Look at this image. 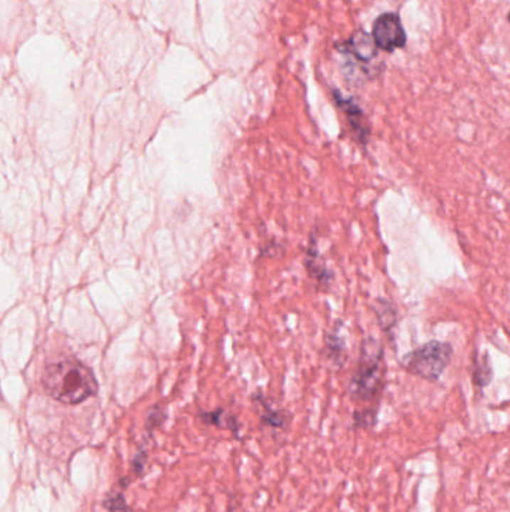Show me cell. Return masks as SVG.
Listing matches in <instances>:
<instances>
[{
	"instance_id": "6da1fadb",
	"label": "cell",
	"mask_w": 510,
	"mask_h": 512,
	"mask_svg": "<svg viewBox=\"0 0 510 512\" xmlns=\"http://www.w3.org/2000/svg\"><path fill=\"white\" fill-rule=\"evenodd\" d=\"M41 384L48 397L69 406L95 397L99 390L92 369L75 358H62L47 364Z\"/></svg>"
},
{
	"instance_id": "7a4b0ae2",
	"label": "cell",
	"mask_w": 510,
	"mask_h": 512,
	"mask_svg": "<svg viewBox=\"0 0 510 512\" xmlns=\"http://www.w3.org/2000/svg\"><path fill=\"white\" fill-rule=\"evenodd\" d=\"M382 345L374 339L363 340L361 361L351 382L355 402H373L382 391Z\"/></svg>"
},
{
	"instance_id": "3957f363",
	"label": "cell",
	"mask_w": 510,
	"mask_h": 512,
	"mask_svg": "<svg viewBox=\"0 0 510 512\" xmlns=\"http://www.w3.org/2000/svg\"><path fill=\"white\" fill-rule=\"evenodd\" d=\"M452 357V346L446 342L432 340L403 358V367L422 379L437 380L446 370Z\"/></svg>"
},
{
	"instance_id": "277c9868",
	"label": "cell",
	"mask_w": 510,
	"mask_h": 512,
	"mask_svg": "<svg viewBox=\"0 0 510 512\" xmlns=\"http://www.w3.org/2000/svg\"><path fill=\"white\" fill-rule=\"evenodd\" d=\"M371 36L376 46L385 51H393L405 46V32L397 14H382L374 21Z\"/></svg>"
},
{
	"instance_id": "5b68a950",
	"label": "cell",
	"mask_w": 510,
	"mask_h": 512,
	"mask_svg": "<svg viewBox=\"0 0 510 512\" xmlns=\"http://www.w3.org/2000/svg\"><path fill=\"white\" fill-rule=\"evenodd\" d=\"M335 99H337L339 107L346 113L349 123H351L354 134L361 145H367L368 137H370V129L366 120V115H363L362 110L355 104L352 99H346L335 92Z\"/></svg>"
},
{
	"instance_id": "8992f818",
	"label": "cell",
	"mask_w": 510,
	"mask_h": 512,
	"mask_svg": "<svg viewBox=\"0 0 510 512\" xmlns=\"http://www.w3.org/2000/svg\"><path fill=\"white\" fill-rule=\"evenodd\" d=\"M376 42L373 36H368L367 33H356L349 42V51H351L358 61L367 62L376 56Z\"/></svg>"
},
{
	"instance_id": "52a82bcc",
	"label": "cell",
	"mask_w": 510,
	"mask_h": 512,
	"mask_svg": "<svg viewBox=\"0 0 510 512\" xmlns=\"http://www.w3.org/2000/svg\"><path fill=\"white\" fill-rule=\"evenodd\" d=\"M201 418L202 421L206 424H210V426H216V427H221V429H232L235 430L237 429V422L235 419L226 415L225 411H222V409H218V411H214V412H206V414H201Z\"/></svg>"
},
{
	"instance_id": "ba28073f",
	"label": "cell",
	"mask_w": 510,
	"mask_h": 512,
	"mask_svg": "<svg viewBox=\"0 0 510 512\" xmlns=\"http://www.w3.org/2000/svg\"><path fill=\"white\" fill-rule=\"evenodd\" d=\"M377 303L376 312L378 316V323H381L383 330H391L392 325L395 324V310H393V307L388 301L378 300Z\"/></svg>"
},
{
	"instance_id": "9c48e42d",
	"label": "cell",
	"mask_w": 510,
	"mask_h": 512,
	"mask_svg": "<svg viewBox=\"0 0 510 512\" xmlns=\"http://www.w3.org/2000/svg\"><path fill=\"white\" fill-rule=\"evenodd\" d=\"M262 422L265 424V426H271V427H283L285 422H286V418L282 412L279 411H274V409H271L268 404L264 403V400H262Z\"/></svg>"
},
{
	"instance_id": "30bf717a",
	"label": "cell",
	"mask_w": 510,
	"mask_h": 512,
	"mask_svg": "<svg viewBox=\"0 0 510 512\" xmlns=\"http://www.w3.org/2000/svg\"><path fill=\"white\" fill-rule=\"evenodd\" d=\"M491 376H492L491 365L488 362V357H485L484 361L477 362L476 367H474V373H473L474 384L479 385V387H485V385L489 384Z\"/></svg>"
},
{
	"instance_id": "8fae6325",
	"label": "cell",
	"mask_w": 510,
	"mask_h": 512,
	"mask_svg": "<svg viewBox=\"0 0 510 512\" xmlns=\"http://www.w3.org/2000/svg\"><path fill=\"white\" fill-rule=\"evenodd\" d=\"M165 421V414L162 411H159V407H154L153 412L149 415L147 419V429L152 430V427H157L159 424H162Z\"/></svg>"
},
{
	"instance_id": "7c38bea8",
	"label": "cell",
	"mask_w": 510,
	"mask_h": 512,
	"mask_svg": "<svg viewBox=\"0 0 510 512\" xmlns=\"http://www.w3.org/2000/svg\"><path fill=\"white\" fill-rule=\"evenodd\" d=\"M145 460H147V452H145V451H139L138 454L134 457L132 464H134V469H135V472H137L138 475H139V474L142 472V469H144Z\"/></svg>"
},
{
	"instance_id": "4fadbf2b",
	"label": "cell",
	"mask_w": 510,
	"mask_h": 512,
	"mask_svg": "<svg viewBox=\"0 0 510 512\" xmlns=\"http://www.w3.org/2000/svg\"><path fill=\"white\" fill-rule=\"evenodd\" d=\"M509 23H510V14H509Z\"/></svg>"
}]
</instances>
